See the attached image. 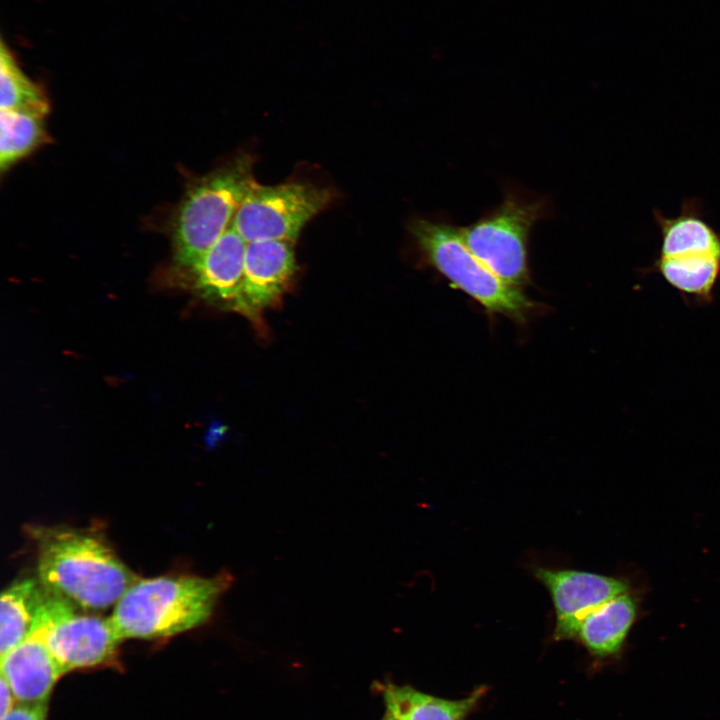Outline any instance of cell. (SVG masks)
I'll return each mask as SVG.
<instances>
[{"mask_svg":"<svg viewBox=\"0 0 720 720\" xmlns=\"http://www.w3.org/2000/svg\"><path fill=\"white\" fill-rule=\"evenodd\" d=\"M40 583L85 610L115 605L138 579L94 530L30 526Z\"/></svg>","mask_w":720,"mask_h":720,"instance_id":"obj_1","label":"cell"},{"mask_svg":"<svg viewBox=\"0 0 720 720\" xmlns=\"http://www.w3.org/2000/svg\"><path fill=\"white\" fill-rule=\"evenodd\" d=\"M233 581L228 570L212 577L138 578L114 605L109 618L121 641L176 635L210 620Z\"/></svg>","mask_w":720,"mask_h":720,"instance_id":"obj_2","label":"cell"},{"mask_svg":"<svg viewBox=\"0 0 720 720\" xmlns=\"http://www.w3.org/2000/svg\"><path fill=\"white\" fill-rule=\"evenodd\" d=\"M252 168L253 159L239 155L187 191L173 225L178 266L190 269L232 227L244 197L256 181Z\"/></svg>","mask_w":720,"mask_h":720,"instance_id":"obj_3","label":"cell"},{"mask_svg":"<svg viewBox=\"0 0 720 720\" xmlns=\"http://www.w3.org/2000/svg\"><path fill=\"white\" fill-rule=\"evenodd\" d=\"M410 232L428 264L456 289L478 302L489 314L518 322L535 304L485 266L464 242L460 228L444 222L416 219Z\"/></svg>","mask_w":720,"mask_h":720,"instance_id":"obj_4","label":"cell"},{"mask_svg":"<svg viewBox=\"0 0 720 720\" xmlns=\"http://www.w3.org/2000/svg\"><path fill=\"white\" fill-rule=\"evenodd\" d=\"M76 606L58 592L43 586L32 626L42 633L63 675L110 661L121 642L110 618L79 612Z\"/></svg>","mask_w":720,"mask_h":720,"instance_id":"obj_5","label":"cell"},{"mask_svg":"<svg viewBox=\"0 0 720 720\" xmlns=\"http://www.w3.org/2000/svg\"><path fill=\"white\" fill-rule=\"evenodd\" d=\"M543 210L542 201L511 194L491 213L460 228V232L485 266L504 282L522 288L529 281V234Z\"/></svg>","mask_w":720,"mask_h":720,"instance_id":"obj_6","label":"cell"},{"mask_svg":"<svg viewBox=\"0 0 720 720\" xmlns=\"http://www.w3.org/2000/svg\"><path fill=\"white\" fill-rule=\"evenodd\" d=\"M326 187L305 182L262 185L256 181L244 197L232 227L246 241L295 242L303 227L332 201Z\"/></svg>","mask_w":720,"mask_h":720,"instance_id":"obj_7","label":"cell"},{"mask_svg":"<svg viewBox=\"0 0 720 720\" xmlns=\"http://www.w3.org/2000/svg\"><path fill=\"white\" fill-rule=\"evenodd\" d=\"M532 574L550 594L555 640L575 639L578 626L588 613L628 591L622 579L590 571L536 565Z\"/></svg>","mask_w":720,"mask_h":720,"instance_id":"obj_8","label":"cell"},{"mask_svg":"<svg viewBox=\"0 0 720 720\" xmlns=\"http://www.w3.org/2000/svg\"><path fill=\"white\" fill-rule=\"evenodd\" d=\"M294 243L285 240L247 242L235 312L259 322L262 313L280 301L296 273Z\"/></svg>","mask_w":720,"mask_h":720,"instance_id":"obj_9","label":"cell"},{"mask_svg":"<svg viewBox=\"0 0 720 720\" xmlns=\"http://www.w3.org/2000/svg\"><path fill=\"white\" fill-rule=\"evenodd\" d=\"M62 675L36 627H32L19 644L1 655V677L10 686L18 704H47Z\"/></svg>","mask_w":720,"mask_h":720,"instance_id":"obj_10","label":"cell"},{"mask_svg":"<svg viewBox=\"0 0 720 720\" xmlns=\"http://www.w3.org/2000/svg\"><path fill=\"white\" fill-rule=\"evenodd\" d=\"M247 242L230 227L189 269L194 289L206 301L235 310L240 296Z\"/></svg>","mask_w":720,"mask_h":720,"instance_id":"obj_11","label":"cell"},{"mask_svg":"<svg viewBox=\"0 0 720 720\" xmlns=\"http://www.w3.org/2000/svg\"><path fill=\"white\" fill-rule=\"evenodd\" d=\"M653 218L661 235L658 256L720 254V232L706 221L699 199H685L680 213L672 218L654 209Z\"/></svg>","mask_w":720,"mask_h":720,"instance_id":"obj_12","label":"cell"},{"mask_svg":"<svg viewBox=\"0 0 720 720\" xmlns=\"http://www.w3.org/2000/svg\"><path fill=\"white\" fill-rule=\"evenodd\" d=\"M636 615L635 600L628 592L622 593L588 613L580 622L575 638L593 656H613L621 650Z\"/></svg>","mask_w":720,"mask_h":720,"instance_id":"obj_13","label":"cell"},{"mask_svg":"<svg viewBox=\"0 0 720 720\" xmlns=\"http://www.w3.org/2000/svg\"><path fill=\"white\" fill-rule=\"evenodd\" d=\"M382 690L386 714L394 720H466L485 692L479 688L465 698L451 700L407 685L389 683Z\"/></svg>","mask_w":720,"mask_h":720,"instance_id":"obj_14","label":"cell"},{"mask_svg":"<svg viewBox=\"0 0 720 720\" xmlns=\"http://www.w3.org/2000/svg\"><path fill=\"white\" fill-rule=\"evenodd\" d=\"M650 269L659 273L682 296L709 303L720 278V254L657 255Z\"/></svg>","mask_w":720,"mask_h":720,"instance_id":"obj_15","label":"cell"},{"mask_svg":"<svg viewBox=\"0 0 720 720\" xmlns=\"http://www.w3.org/2000/svg\"><path fill=\"white\" fill-rule=\"evenodd\" d=\"M43 586L31 578L9 585L0 601V656L19 644L30 632L42 599Z\"/></svg>","mask_w":720,"mask_h":720,"instance_id":"obj_16","label":"cell"},{"mask_svg":"<svg viewBox=\"0 0 720 720\" xmlns=\"http://www.w3.org/2000/svg\"><path fill=\"white\" fill-rule=\"evenodd\" d=\"M43 115L0 110V168L8 169L47 140Z\"/></svg>","mask_w":720,"mask_h":720,"instance_id":"obj_17","label":"cell"},{"mask_svg":"<svg viewBox=\"0 0 720 720\" xmlns=\"http://www.w3.org/2000/svg\"><path fill=\"white\" fill-rule=\"evenodd\" d=\"M0 110H25L43 116L49 111L43 90L21 69L4 41L0 46Z\"/></svg>","mask_w":720,"mask_h":720,"instance_id":"obj_18","label":"cell"},{"mask_svg":"<svg viewBox=\"0 0 720 720\" xmlns=\"http://www.w3.org/2000/svg\"><path fill=\"white\" fill-rule=\"evenodd\" d=\"M46 711L47 704H16V706L0 720H46Z\"/></svg>","mask_w":720,"mask_h":720,"instance_id":"obj_19","label":"cell"},{"mask_svg":"<svg viewBox=\"0 0 720 720\" xmlns=\"http://www.w3.org/2000/svg\"><path fill=\"white\" fill-rule=\"evenodd\" d=\"M0 719L6 716L13 708H14V701L15 697L13 695V692L6 682V680L1 677L0 679Z\"/></svg>","mask_w":720,"mask_h":720,"instance_id":"obj_20","label":"cell"},{"mask_svg":"<svg viewBox=\"0 0 720 720\" xmlns=\"http://www.w3.org/2000/svg\"><path fill=\"white\" fill-rule=\"evenodd\" d=\"M383 720H394V719L391 718L389 715L386 714Z\"/></svg>","mask_w":720,"mask_h":720,"instance_id":"obj_21","label":"cell"}]
</instances>
